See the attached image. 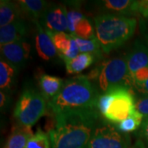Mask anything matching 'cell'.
Segmentation results:
<instances>
[{"label": "cell", "mask_w": 148, "mask_h": 148, "mask_svg": "<svg viewBox=\"0 0 148 148\" xmlns=\"http://www.w3.org/2000/svg\"><path fill=\"white\" fill-rule=\"evenodd\" d=\"M101 121L97 109L69 110L55 114L54 127L49 131L51 148H86Z\"/></svg>", "instance_id": "6da1fadb"}, {"label": "cell", "mask_w": 148, "mask_h": 148, "mask_svg": "<svg viewBox=\"0 0 148 148\" xmlns=\"http://www.w3.org/2000/svg\"><path fill=\"white\" fill-rule=\"evenodd\" d=\"M101 94L86 75L73 77L64 82L61 90L48 102V108L55 114L69 110L97 109Z\"/></svg>", "instance_id": "7a4b0ae2"}, {"label": "cell", "mask_w": 148, "mask_h": 148, "mask_svg": "<svg viewBox=\"0 0 148 148\" xmlns=\"http://www.w3.org/2000/svg\"><path fill=\"white\" fill-rule=\"evenodd\" d=\"M94 24L102 51L109 53L133 36L138 21L134 17L109 12L95 16Z\"/></svg>", "instance_id": "3957f363"}, {"label": "cell", "mask_w": 148, "mask_h": 148, "mask_svg": "<svg viewBox=\"0 0 148 148\" xmlns=\"http://www.w3.org/2000/svg\"><path fill=\"white\" fill-rule=\"evenodd\" d=\"M136 103L132 89L116 86L100 95L97 110L109 123L119 124L137 110Z\"/></svg>", "instance_id": "277c9868"}, {"label": "cell", "mask_w": 148, "mask_h": 148, "mask_svg": "<svg viewBox=\"0 0 148 148\" xmlns=\"http://www.w3.org/2000/svg\"><path fill=\"white\" fill-rule=\"evenodd\" d=\"M46 99L34 89H26L19 97L14 110V117L22 126L32 127L45 114Z\"/></svg>", "instance_id": "5b68a950"}, {"label": "cell", "mask_w": 148, "mask_h": 148, "mask_svg": "<svg viewBox=\"0 0 148 148\" xmlns=\"http://www.w3.org/2000/svg\"><path fill=\"white\" fill-rule=\"evenodd\" d=\"M99 89L106 92L113 87H133L128 71L126 56L112 58L100 65V75L97 80Z\"/></svg>", "instance_id": "8992f818"}, {"label": "cell", "mask_w": 148, "mask_h": 148, "mask_svg": "<svg viewBox=\"0 0 148 148\" xmlns=\"http://www.w3.org/2000/svg\"><path fill=\"white\" fill-rule=\"evenodd\" d=\"M130 137L119 132L110 123L102 121L96 126L86 148H129Z\"/></svg>", "instance_id": "52a82bcc"}, {"label": "cell", "mask_w": 148, "mask_h": 148, "mask_svg": "<svg viewBox=\"0 0 148 148\" xmlns=\"http://www.w3.org/2000/svg\"><path fill=\"white\" fill-rule=\"evenodd\" d=\"M40 22L48 31L65 32L68 31V12L64 4H49Z\"/></svg>", "instance_id": "ba28073f"}, {"label": "cell", "mask_w": 148, "mask_h": 148, "mask_svg": "<svg viewBox=\"0 0 148 148\" xmlns=\"http://www.w3.org/2000/svg\"><path fill=\"white\" fill-rule=\"evenodd\" d=\"M1 58L19 69L27 62L30 56L31 45L27 39L17 40L8 45H1Z\"/></svg>", "instance_id": "9c48e42d"}, {"label": "cell", "mask_w": 148, "mask_h": 148, "mask_svg": "<svg viewBox=\"0 0 148 148\" xmlns=\"http://www.w3.org/2000/svg\"><path fill=\"white\" fill-rule=\"evenodd\" d=\"M126 58L130 76L139 70L148 69V45L141 40H136Z\"/></svg>", "instance_id": "30bf717a"}, {"label": "cell", "mask_w": 148, "mask_h": 148, "mask_svg": "<svg viewBox=\"0 0 148 148\" xmlns=\"http://www.w3.org/2000/svg\"><path fill=\"white\" fill-rule=\"evenodd\" d=\"M35 23L37 27V34L36 36V49L37 53L40 58L44 60H51L57 55L58 51L45 29L40 25V22L36 21Z\"/></svg>", "instance_id": "8fae6325"}, {"label": "cell", "mask_w": 148, "mask_h": 148, "mask_svg": "<svg viewBox=\"0 0 148 148\" xmlns=\"http://www.w3.org/2000/svg\"><path fill=\"white\" fill-rule=\"evenodd\" d=\"M27 34V25L23 19L0 27V45H4L26 38Z\"/></svg>", "instance_id": "7c38bea8"}, {"label": "cell", "mask_w": 148, "mask_h": 148, "mask_svg": "<svg viewBox=\"0 0 148 148\" xmlns=\"http://www.w3.org/2000/svg\"><path fill=\"white\" fill-rule=\"evenodd\" d=\"M64 80L56 76L42 74L39 78V86L44 97L50 101L58 94L64 84Z\"/></svg>", "instance_id": "4fadbf2b"}, {"label": "cell", "mask_w": 148, "mask_h": 148, "mask_svg": "<svg viewBox=\"0 0 148 148\" xmlns=\"http://www.w3.org/2000/svg\"><path fill=\"white\" fill-rule=\"evenodd\" d=\"M33 135L31 127H25L18 123L12 128L3 148H25Z\"/></svg>", "instance_id": "5bb4252c"}, {"label": "cell", "mask_w": 148, "mask_h": 148, "mask_svg": "<svg viewBox=\"0 0 148 148\" xmlns=\"http://www.w3.org/2000/svg\"><path fill=\"white\" fill-rule=\"evenodd\" d=\"M21 12L32 17L34 21L40 20L44 12L49 7L46 1L42 0H21L17 2Z\"/></svg>", "instance_id": "9a60e30c"}, {"label": "cell", "mask_w": 148, "mask_h": 148, "mask_svg": "<svg viewBox=\"0 0 148 148\" xmlns=\"http://www.w3.org/2000/svg\"><path fill=\"white\" fill-rule=\"evenodd\" d=\"M21 10L18 3L8 0L0 1V26L3 27L21 19Z\"/></svg>", "instance_id": "2e32d148"}, {"label": "cell", "mask_w": 148, "mask_h": 148, "mask_svg": "<svg viewBox=\"0 0 148 148\" xmlns=\"http://www.w3.org/2000/svg\"><path fill=\"white\" fill-rule=\"evenodd\" d=\"M18 69L14 65L1 58L0 61V88L1 90L9 91L14 84Z\"/></svg>", "instance_id": "e0dca14e"}, {"label": "cell", "mask_w": 148, "mask_h": 148, "mask_svg": "<svg viewBox=\"0 0 148 148\" xmlns=\"http://www.w3.org/2000/svg\"><path fill=\"white\" fill-rule=\"evenodd\" d=\"M101 8L107 11L112 12L110 13L130 16L133 15L132 3L131 0H106L99 2Z\"/></svg>", "instance_id": "ac0fdd59"}, {"label": "cell", "mask_w": 148, "mask_h": 148, "mask_svg": "<svg viewBox=\"0 0 148 148\" xmlns=\"http://www.w3.org/2000/svg\"><path fill=\"white\" fill-rule=\"evenodd\" d=\"M95 56L90 53H80L77 57L66 64V70L69 74H77L89 68L95 61Z\"/></svg>", "instance_id": "d6986e66"}, {"label": "cell", "mask_w": 148, "mask_h": 148, "mask_svg": "<svg viewBox=\"0 0 148 148\" xmlns=\"http://www.w3.org/2000/svg\"><path fill=\"white\" fill-rule=\"evenodd\" d=\"M48 35L51 38L54 46L58 51L59 57L65 53L71 46L73 37L70 34H67L65 32H52L45 30Z\"/></svg>", "instance_id": "ffe728a7"}, {"label": "cell", "mask_w": 148, "mask_h": 148, "mask_svg": "<svg viewBox=\"0 0 148 148\" xmlns=\"http://www.w3.org/2000/svg\"><path fill=\"white\" fill-rule=\"evenodd\" d=\"M72 36L73 37L76 43L77 44L80 53H90L93 56H95V57L98 58H101L102 49L97 38L92 39V40H83V39L75 36L73 35H72Z\"/></svg>", "instance_id": "44dd1931"}, {"label": "cell", "mask_w": 148, "mask_h": 148, "mask_svg": "<svg viewBox=\"0 0 148 148\" xmlns=\"http://www.w3.org/2000/svg\"><path fill=\"white\" fill-rule=\"evenodd\" d=\"M144 116L138 110H136L132 115L128 117L125 120L117 124V129L119 132L127 134L128 132H132L138 130L142 126Z\"/></svg>", "instance_id": "7402d4cb"}, {"label": "cell", "mask_w": 148, "mask_h": 148, "mask_svg": "<svg viewBox=\"0 0 148 148\" xmlns=\"http://www.w3.org/2000/svg\"><path fill=\"white\" fill-rule=\"evenodd\" d=\"M73 35L83 40H92L96 38L95 30L93 27V25L86 17H84L77 24L75 32Z\"/></svg>", "instance_id": "603a6c76"}, {"label": "cell", "mask_w": 148, "mask_h": 148, "mask_svg": "<svg viewBox=\"0 0 148 148\" xmlns=\"http://www.w3.org/2000/svg\"><path fill=\"white\" fill-rule=\"evenodd\" d=\"M25 148H51L49 134L41 129H38L28 141Z\"/></svg>", "instance_id": "cb8c5ba5"}, {"label": "cell", "mask_w": 148, "mask_h": 148, "mask_svg": "<svg viewBox=\"0 0 148 148\" xmlns=\"http://www.w3.org/2000/svg\"><path fill=\"white\" fill-rule=\"evenodd\" d=\"M68 12V31L71 35L74 34L76 27L85 16L77 9H69Z\"/></svg>", "instance_id": "d4e9b609"}, {"label": "cell", "mask_w": 148, "mask_h": 148, "mask_svg": "<svg viewBox=\"0 0 148 148\" xmlns=\"http://www.w3.org/2000/svg\"><path fill=\"white\" fill-rule=\"evenodd\" d=\"M133 14H139L143 18H148V0H138L132 3Z\"/></svg>", "instance_id": "484cf974"}, {"label": "cell", "mask_w": 148, "mask_h": 148, "mask_svg": "<svg viewBox=\"0 0 148 148\" xmlns=\"http://www.w3.org/2000/svg\"><path fill=\"white\" fill-rule=\"evenodd\" d=\"M71 36H72V35H71ZM79 53V48H78L77 44L76 43L75 40L73 39V37L72 44H71V46H70V48L69 49V50H68L65 53H64L63 55H61L60 58L63 59V61H64V63H65V64H68V63H69L70 61H72V60L74 59L76 57H77Z\"/></svg>", "instance_id": "4316f807"}, {"label": "cell", "mask_w": 148, "mask_h": 148, "mask_svg": "<svg viewBox=\"0 0 148 148\" xmlns=\"http://www.w3.org/2000/svg\"><path fill=\"white\" fill-rule=\"evenodd\" d=\"M136 108L144 118L148 117V95H145L138 99L136 103Z\"/></svg>", "instance_id": "83f0119b"}, {"label": "cell", "mask_w": 148, "mask_h": 148, "mask_svg": "<svg viewBox=\"0 0 148 148\" xmlns=\"http://www.w3.org/2000/svg\"><path fill=\"white\" fill-rule=\"evenodd\" d=\"M141 141L143 142L146 147L148 148V117L144 118L142 126L140 127V132H139Z\"/></svg>", "instance_id": "f1b7e54d"}, {"label": "cell", "mask_w": 148, "mask_h": 148, "mask_svg": "<svg viewBox=\"0 0 148 148\" xmlns=\"http://www.w3.org/2000/svg\"><path fill=\"white\" fill-rule=\"evenodd\" d=\"M139 30L145 43L148 45V18L139 19Z\"/></svg>", "instance_id": "f546056e"}, {"label": "cell", "mask_w": 148, "mask_h": 148, "mask_svg": "<svg viewBox=\"0 0 148 148\" xmlns=\"http://www.w3.org/2000/svg\"><path fill=\"white\" fill-rule=\"evenodd\" d=\"M10 103V97L8 95V91H0V108L1 110H5Z\"/></svg>", "instance_id": "4dcf8cb0"}, {"label": "cell", "mask_w": 148, "mask_h": 148, "mask_svg": "<svg viewBox=\"0 0 148 148\" xmlns=\"http://www.w3.org/2000/svg\"><path fill=\"white\" fill-rule=\"evenodd\" d=\"M141 93H143L145 95H148V79L146 81V82L143 84V86H142V88L139 90Z\"/></svg>", "instance_id": "1f68e13d"}, {"label": "cell", "mask_w": 148, "mask_h": 148, "mask_svg": "<svg viewBox=\"0 0 148 148\" xmlns=\"http://www.w3.org/2000/svg\"><path fill=\"white\" fill-rule=\"evenodd\" d=\"M131 148H147V147H146L145 144H144L141 140H139V141H138V142L136 143V144H135L133 147H132Z\"/></svg>", "instance_id": "d6a6232c"}]
</instances>
